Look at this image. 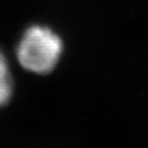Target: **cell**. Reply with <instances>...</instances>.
Instances as JSON below:
<instances>
[{
  "instance_id": "1",
  "label": "cell",
  "mask_w": 148,
  "mask_h": 148,
  "mask_svg": "<svg viewBox=\"0 0 148 148\" xmlns=\"http://www.w3.org/2000/svg\"><path fill=\"white\" fill-rule=\"evenodd\" d=\"M62 51V39L55 32L46 27L33 26L22 37L16 57L27 71L49 74L58 65Z\"/></svg>"
},
{
  "instance_id": "2",
  "label": "cell",
  "mask_w": 148,
  "mask_h": 148,
  "mask_svg": "<svg viewBox=\"0 0 148 148\" xmlns=\"http://www.w3.org/2000/svg\"><path fill=\"white\" fill-rule=\"evenodd\" d=\"M14 92V81L8 67V63L0 51V108L9 103Z\"/></svg>"
}]
</instances>
